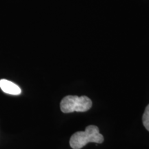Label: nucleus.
Listing matches in <instances>:
<instances>
[{
  "label": "nucleus",
  "mask_w": 149,
  "mask_h": 149,
  "mask_svg": "<svg viewBox=\"0 0 149 149\" xmlns=\"http://www.w3.org/2000/svg\"><path fill=\"white\" fill-rule=\"evenodd\" d=\"M104 140V136L100 133L97 126H88L84 131H77L70 137L69 144L72 149H81L89 142L102 144Z\"/></svg>",
  "instance_id": "nucleus-1"
},
{
  "label": "nucleus",
  "mask_w": 149,
  "mask_h": 149,
  "mask_svg": "<svg viewBox=\"0 0 149 149\" xmlns=\"http://www.w3.org/2000/svg\"><path fill=\"white\" fill-rule=\"evenodd\" d=\"M142 122L145 128L149 131V104L147 106L142 117Z\"/></svg>",
  "instance_id": "nucleus-4"
},
{
  "label": "nucleus",
  "mask_w": 149,
  "mask_h": 149,
  "mask_svg": "<svg viewBox=\"0 0 149 149\" xmlns=\"http://www.w3.org/2000/svg\"><path fill=\"white\" fill-rule=\"evenodd\" d=\"M0 88L5 93L13 95H18L22 93V90L17 85L7 79L0 80Z\"/></svg>",
  "instance_id": "nucleus-3"
},
{
  "label": "nucleus",
  "mask_w": 149,
  "mask_h": 149,
  "mask_svg": "<svg viewBox=\"0 0 149 149\" xmlns=\"http://www.w3.org/2000/svg\"><path fill=\"white\" fill-rule=\"evenodd\" d=\"M92 105V101L87 96L67 95L61 100L60 109L64 113L86 112L91 109Z\"/></svg>",
  "instance_id": "nucleus-2"
}]
</instances>
